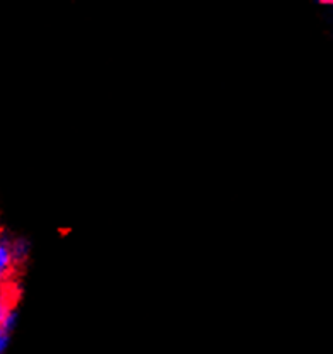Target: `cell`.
Instances as JSON below:
<instances>
[{"instance_id": "1", "label": "cell", "mask_w": 333, "mask_h": 354, "mask_svg": "<svg viewBox=\"0 0 333 354\" xmlns=\"http://www.w3.org/2000/svg\"><path fill=\"white\" fill-rule=\"evenodd\" d=\"M14 263L12 252H10V241L6 237H0V283L7 281L12 274Z\"/></svg>"}, {"instance_id": "2", "label": "cell", "mask_w": 333, "mask_h": 354, "mask_svg": "<svg viewBox=\"0 0 333 354\" xmlns=\"http://www.w3.org/2000/svg\"><path fill=\"white\" fill-rule=\"evenodd\" d=\"M10 252H12L16 266L24 263L29 254H31V243H29L28 239H14V241H10Z\"/></svg>"}, {"instance_id": "3", "label": "cell", "mask_w": 333, "mask_h": 354, "mask_svg": "<svg viewBox=\"0 0 333 354\" xmlns=\"http://www.w3.org/2000/svg\"><path fill=\"white\" fill-rule=\"evenodd\" d=\"M16 326H17V313H16V310H10L9 313H7V317L6 319H3V322H2V329L6 330V332H12L14 329H16Z\"/></svg>"}, {"instance_id": "4", "label": "cell", "mask_w": 333, "mask_h": 354, "mask_svg": "<svg viewBox=\"0 0 333 354\" xmlns=\"http://www.w3.org/2000/svg\"><path fill=\"white\" fill-rule=\"evenodd\" d=\"M10 310H12V308H10L9 300H7V298L3 297V295H0V326H2L3 319H6L7 313H9Z\"/></svg>"}, {"instance_id": "5", "label": "cell", "mask_w": 333, "mask_h": 354, "mask_svg": "<svg viewBox=\"0 0 333 354\" xmlns=\"http://www.w3.org/2000/svg\"><path fill=\"white\" fill-rule=\"evenodd\" d=\"M9 342H10V334L0 327V354H6L7 348H9Z\"/></svg>"}]
</instances>
